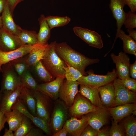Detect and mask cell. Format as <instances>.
<instances>
[{
    "mask_svg": "<svg viewBox=\"0 0 136 136\" xmlns=\"http://www.w3.org/2000/svg\"><path fill=\"white\" fill-rule=\"evenodd\" d=\"M55 51L59 56L69 66L79 70L83 75L86 76V68L90 65L98 63V58L91 59L73 49L65 42L55 45Z\"/></svg>",
    "mask_w": 136,
    "mask_h": 136,
    "instance_id": "1",
    "label": "cell"
},
{
    "mask_svg": "<svg viewBox=\"0 0 136 136\" xmlns=\"http://www.w3.org/2000/svg\"><path fill=\"white\" fill-rule=\"evenodd\" d=\"M56 42L54 41L49 45L41 60L44 66L54 78L61 77L65 78V72L63 67L67 65L55 51Z\"/></svg>",
    "mask_w": 136,
    "mask_h": 136,
    "instance_id": "2",
    "label": "cell"
},
{
    "mask_svg": "<svg viewBox=\"0 0 136 136\" xmlns=\"http://www.w3.org/2000/svg\"><path fill=\"white\" fill-rule=\"evenodd\" d=\"M86 72L87 75H82L77 81L79 85L98 88L112 82L117 77L115 69L112 71L108 72L105 75L96 74L92 70H89Z\"/></svg>",
    "mask_w": 136,
    "mask_h": 136,
    "instance_id": "3",
    "label": "cell"
},
{
    "mask_svg": "<svg viewBox=\"0 0 136 136\" xmlns=\"http://www.w3.org/2000/svg\"><path fill=\"white\" fill-rule=\"evenodd\" d=\"M68 108L63 102L61 100H58L56 102L49 123L51 130H52L54 133L56 132L62 128L68 119L69 115Z\"/></svg>",
    "mask_w": 136,
    "mask_h": 136,
    "instance_id": "4",
    "label": "cell"
},
{
    "mask_svg": "<svg viewBox=\"0 0 136 136\" xmlns=\"http://www.w3.org/2000/svg\"><path fill=\"white\" fill-rule=\"evenodd\" d=\"M2 74L1 89L14 91L22 85L20 76L9 62L2 65L0 71Z\"/></svg>",
    "mask_w": 136,
    "mask_h": 136,
    "instance_id": "5",
    "label": "cell"
},
{
    "mask_svg": "<svg viewBox=\"0 0 136 136\" xmlns=\"http://www.w3.org/2000/svg\"><path fill=\"white\" fill-rule=\"evenodd\" d=\"M99 108L93 105L78 92L75 96L72 105L69 107V114L71 117H79L95 111Z\"/></svg>",
    "mask_w": 136,
    "mask_h": 136,
    "instance_id": "6",
    "label": "cell"
},
{
    "mask_svg": "<svg viewBox=\"0 0 136 136\" xmlns=\"http://www.w3.org/2000/svg\"><path fill=\"white\" fill-rule=\"evenodd\" d=\"M112 83L115 89V93L112 107L126 104L136 103V92L127 89L117 78Z\"/></svg>",
    "mask_w": 136,
    "mask_h": 136,
    "instance_id": "7",
    "label": "cell"
},
{
    "mask_svg": "<svg viewBox=\"0 0 136 136\" xmlns=\"http://www.w3.org/2000/svg\"><path fill=\"white\" fill-rule=\"evenodd\" d=\"M88 124L98 131L104 126L108 124L110 116L108 108H99L95 111L86 114Z\"/></svg>",
    "mask_w": 136,
    "mask_h": 136,
    "instance_id": "8",
    "label": "cell"
},
{
    "mask_svg": "<svg viewBox=\"0 0 136 136\" xmlns=\"http://www.w3.org/2000/svg\"><path fill=\"white\" fill-rule=\"evenodd\" d=\"M12 109H15L27 117L37 127L47 135L51 134L49 123L43 119L32 115L28 110L25 105L20 100L19 97L12 106Z\"/></svg>",
    "mask_w": 136,
    "mask_h": 136,
    "instance_id": "9",
    "label": "cell"
},
{
    "mask_svg": "<svg viewBox=\"0 0 136 136\" xmlns=\"http://www.w3.org/2000/svg\"><path fill=\"white\" fill-rule=\"evenodd\" d=\"M75 34L91 46L99 49L103 47L101 36L94 31L78 26L73 29Z\"/></svg>",
    "mask_w": 136,
    "mask_h": 136,
    "instance_id": "10",
    "label": "cell"
},
{
    "mask_svg": "<svg viewBox=\"0 0 136 136\" xmlns=\"http://www.w3.org/2000/svg\"><path fill=\"white\" fill-rule=\"evenodd\" d=\"M34 92L36 101V116L43 119L49 123L51 118L50 98L38 91Z\"/></svg>",
    "mask_w": 136,
    "mask_h": 136,
    "instance_id": "11",
    "label": "cell"
},
{
    "mask_svg": "<svg viewBox=\"0 0 136 136\" xmlns=\"http://www.w3.org/2000/svg\"><path fill=\"white\" fill-rule=\"evenodd\" d=\"M110 57L113 62L116 65L117 77L120 79L130 77V58L126 53L121 51L117 56L112 53L111 54Z\"/></svg>",
    "mask_w": 136,
    "mask_h": 136,
    "instance_id": "12",
    "label": "cell"
},
{
    "mask_svg": "<svg viewBox=\"0 0 136 136\" xmlns=\"http://www.w3.org/2000/svg\"><path fill=\"white\" fill-rule=\"evenodd\" d=\"M78 83L76 81L64 80L60 88L59 97L69 108L72 105L78 90Z\"/></svg>",
    "mask_w": 136,
    "mask_h": 136,
    "instance_id": "13",
    "label": "cell"
},
{
    "mask_svg": "<svg viewBox=\"0 0 136 136\" xmlns=\"http://www.w3.org/2000/svg\"><path fill=\"white\" fill-rule=\"evenodd\" d=\"M23 45L18 36L4 29H0V50L8 52L17 49Z\"/></svg>",
    "mask_w": 136,
    "mask_h": 136,
    "instance_id": "14",
    "label": "cell"
},
{
    "mask_svg": "<svg viewBox=\"0 0 136 136\" xmlns=\"http://www.w3.org/2000/svg\"><path fill=\"white\" fill-rule=\"evenodd\" d=\"M109 5V8L111 11L113 16L116 21L117 27V32L114 43L111 49H112L117 39L122 26L125 17V12L124 8L125 5L124 0H110Z\"/></svg>",
    "mask_w": 136,
    "mask_h": 136,
    "instance_id": "15",
    "label": "cell"
},
{
    "mask_svg": "<svg viewBox=\"0 0 136 136\" xmlns=\"http://www.w3.org/2000/svg\"><path fill=\"white\" fill-rule=\"evenodd\" d=\"M64 78L59 77L50 82L38 84L37 90L55 100L59 97V91Z\"/></svg>",
    "mask_w": 136,
    "mask_h": 136,
    "instance_id": "16",
    "label": "cell"
},
{
    "mask_svg": "<svg viewBox=\"0 0 136 136\" xmlns=\"http://www.w3.org/2000/svg\"><path fill=\"white\" fill-rule=\"evenodd\" d=\"M38 44L33 45H24L17 49L8 52L0 50V71L2 65L28 54Z\"/></svg>",
    "mask_w": 136,
    "mask_h": 136,
    "instance_id": "17",
    "label": "cell"
},
{
    "mask_svg": "<svg viewBox=\"0 0 136 136\" xmlns=\"http://www.w3.org/2000/svg\"><path fill=\"white\" fill-rule=\"evenodd\" d=\"M81 116V118L80 119L72 116L70 119L67 120L63 127L68 133L72 136H80L88 125L86 115Z\"/></svg>",
    "mask_w": 136,
    "mask_h": 136,
    "instance_id": "18",
    "label": "cell"
},
{
    "mask_svg": "<svg viewBox=\"0 0 136 136\" xmlns=\"http://www.w3.org/2000/svg\"><path fill=\"white\" fill-rule=\"evenodd\" d=\"M108 108L113 121L118 123L124 118L133 114L136 110V104L128 103Z\"/></svg>",
    "mask_w": 136,
    "mask_h": 136,
    "instance_id": "19",
    "label": "cell"
},
{
    "mask_svg": "<svg viewBox=\"0 0 136 136\" xmlns=\"http://www.w3.org/2000/svg\"><path fill=\"white\" fill-rule=\"evenodd\" d=\"M22 85L14 91H3L0 104V110L5 113L11 111V108L19 97Z\"/></svg>",
    "mask_w": 136,
    "mask_h": 136,
    "instance_id": "20",
    "label": "cell"
},
{
    "mask_svg": "<svg viewBox=\"0 0 136 136\" xmlns=\"http://www.w3.org/2000/svg\"><path fill=\"white\" fill-rule=\"evenodd\" d=\"M2 13V28L5 30L18 36L22 29L14 22L13 16L7 3Z\"/></svg>",
    "mask_w": 136,
    "mask_h": 136,
    "instance_id": "21",
    "label": "cell"
},
{
    "mask_svg": "<svg viewBox=\"0 0 136 136\" xmlns=\"http://www.w3.org/2000/svg\"><path fill=\"white\" fill-rule=\"evenodd\" d=\"M98 88V87L87 85H80L79 92L95 106L99 108L103 107L99 96Z\"/></svg>",
    "mask_w": 136,
    "mask_h": 136,
    "instance_id": "22",
    "label": "cell"
},
{
    "mask_svg": "<svg viewBox=\"0 0 136 136\" xmlns=\"http://www.w3.org/2000/svg\"><path fill=\"white\" fill-rule=\"evenodd\" d=\"M112 82L98 87L99 93L103 107L109 108L112 107L115 93Z\"/></svg>",
    "mask_w": 136,
    "mask_h": 136,
    "instance_id": "23",
    "label": "cell"
},
{
    "mask_svg": "<svg viewBox=\"0 0 136 136\" xmlns=\"http://www.w3.org/2000/svg\"><path fill=\"white\" fill-rule=\"evenodd\" d=\"M19 98L30 112L36 116V101L34 92L22 86Z\"/></svg>",
    "mask_w": 136,
    "mask_h": 136,
    "instance_id": "24",
    "label": "cell"
},
{
    "mask_svg": "<svg viewBox=\"0 0 136 136\" xmlns=\"http://www.w3.org/2000/svg\"><path fill=\"white\" fill-rule=\"evenodd\" d=\"M49 44L39 43L28 53V56L24 57L27 63L30 66H33L43 57Z\"/></svg>",
    "mask_w": 136,
    "mask_h": 136,
    "instance_id": "25",
    "label": "cell"
},
{
    "mask_svg": "<svg viewBox=\"0 0 136 136\" xmlns=\"http://www.w3.org/2000/svg\"><path fill=\"white\" fill-rule=\"evenodd\" d=\"M40 26L39 30L37 33L38 43L45 44L50 36V29L43 14H42L38 19Z\"/></svg>",
    "mask_w": 136,
    "mask_h": 136,
    "instance_id": "26",
    "label": "cell"
},
{
    "mask_svg": "<svg viewBox=\"0 0 136 136\" xmlns=\"http://www.w3.org/2000/svg\"><path fill=\"white\" fill-rule=\"evenodd\" d=\"M6 118L9 129L14 131L19 127L21 122L23 114L15 109H12L10 112L4 113Z\"/></svg>",
    "mask_w": 136,
    "mask_h": 136,
    "instance_id": "27",
    "label": "cell"
},
{
    "mask_svg": "<svg viewBox=\"0 0 136 136\" xmlns=\"http://www.w3.org/2000/svg\"><path fill=\"white\" fill-rule=\"evenodd\" d=\"M123 41L124 52L136 56V42L131 37L121 29L117 36Z\"/></svg>",
    "mask_w": 136,
    "mask_h": 136,
    "instance_id": "28",
    "label": "cell"
},
{
    "mask_svg": "<svg viewBox=\"0 0 136 136\" xmlns=\"http://www.w3.org/2000/svg\"><path fill=\"white\" fill-rule=\"evenodd\" d=\"M132 114L124 118L119 122L124 128L126 136L136 135V118L135 115Z\"/></svg>",
    "mask_w": 136,
    "mask_h": 136,
    "instance_id": "29",
    "label": "cell"
},
{
    "mask_svg": "<svg viewBox=\"0 0 136 136\" xmlns=\"http://www.w3.org/2000/svg\"><path fill=\"white\" fill-rule=\"evenodd\" d=\"M18 36L23 45H33L38 43L37 33L35 31L22 29Z\"/></svg>",
    "mask_w": 136,
    "mask_h": 136,
    "instance_id": "30",
    "label": "cell"
},
{
    "mask_svg": "<svg viewBox=\"0 0 136 136\" xmlns=\"http://www.w3.org/2000/svg\"><path fill=\"white\" fill-rule=\"evenodd\" d=\"M45 18L50 30L55 27L64 26L68 24L71 20V18L67 16L50 15Z\"/></svg>",
    "mask_w": 136,
    "mask_h": 136,
    "instance_id": "31",
    "label": "cell"
},
{
    "mask_svg": "<svg viewBox=\"0 0 136 136\" xmlns=\"http://www.w3.org/2000/svg\"><path fill=\"white\" fill-rule=\"evenodd\" d=\"M22 85L23 87L34 92L37 91L38 84L31 73L29 69L20 77Z\"/></svg>",
    "mask_w": 136,
    "mask_h": 136,
    "instance_id": "32",
    "label": "cell"
},
{
    "mask_svg": "<svg viewBox=\"0 0 136 136\" xmlns=\"http://www.w3.org/2000/svg\"><path fill=\"white\" fill-rule=\"evenodd\" d=\"M33 66L37 75L42 81L47 83L50 82L54 78L50 74L40 60Z\"/></svg>",
    "mask_w": 136,
    "mask_h": 136,
    "instance_id": "33",
    "label": "cell"
},
{
    "mask_svg": "<svg viewBox=\"0 0 136 136\" xmlns=\"http://www.w3.org/2000/svg\"><path fill=\"white\" fill-rule=\"evenodd\" d=\"M31 120L23 115L21 123L14 132V136H26L33 127Z\"/></svg>",
    "mask_w": 136,
    "mask_h": 136,
    "instance_id": "34",
    "label": "cell"
},
{
    "mask_svg": "<svg viewBox=\"0 0 136 136\" xmlns=\"http://www.w3.org/2000/svg\"><path fill=\"white\" fill-rule=\"evenodd\" d=\"M9 62L20 77L27 70L29 69L30 67L26 63L24 57H23L14 60Z\"/></svg>",
    "mask_w": 136,
    "mask_h": 136,
    "instance_id": "35",
    "label": "cell"
},
{
    "mask_svg": "<svg viewBox=\"0 0 136 136\" xmlns=\"http://www.w3.org/2000/svg\"><path fill=\"white\" fill-rule=\"evenodd\" d=\"M66 64L67 66H63V68L65 71V78L67 80L76 81L83 75L77 69Z\"/></svg>",
    "mask_w": 136,
    "mask_h": 136,
    "instance_id": "36",
    "label": "cell"
},
{
    "mask_svg": "<svg viewBox=\"0 0 136 136\" xmlns=\"http://www.w3.org/2000/svg\"><path fill=\"white\" fill-rule=\"evenodd\" d=\"M126 136L125 131L123 125L120 123L118 124L113 120L110 128L109 136Z\"/></svg>",
    "mask_w": 136,
    "mask_h": 136,
    "instance_id": "37",
    "label": "cell"
},
{
    "mask_svg": "<svg viewBox=\"0 0 136 136\" xmlns=\"http://www.w3.org/2000/svg\"><path fill=\"white\" fill-rule=\"evenodd\" d=\"M126 28H134L136 27V13L131 11L125 13L123 22Z\"/></svg>",
    "mask_w": 136,
    "mask_h": 136,
    "instance_id": "38",
    "label": "cell"
},
{
    "mask_svg": "<svg viewBox=\"0 0 136 136\" xmlns=\"http://www.w3.org/2000/svg\"><path fill=\"white\" fill-rule=\"evenodd\" d=\"M119 79L123 85L128 89L132 91L136 92V80L130 77L127 78Z\"/></svg>",
    "mask_w": 136,
    "mask_h": 136,
    "instance_id": "39",
    "label": "cell"
},
{
    "mask_svg": "<svg viewBox=\"0 0 136 136\" xmlns=\"http://www.w3.org/2000/svg\"><path fill=\"white\" fill-rule=\"evenodd\" d=\"M98 132L88 124L80 136H97Z\"/></svg>",
    "mask_w": 136,
    "mask_h": 136,
    "instance_id": "40",
    "label": "cell"
},
{
    "mask_svg": "<svg viewBox=\"0 0 136 136\" xmlns=\"http://www.w3.org/2000/svg\"><path fill=\"white\" fill-rule=\"evenodd\" d=\"M11 14L13 16L14 10L17 5L24 0H6Z\"/></svg>",
    "mask_w": 136,
    "mask_h": 136,
    "instance_id": "41",
    "label": "cell"
},
{
    "mask_svg": "<svg viewBox=\"0 0 136 136\" xmlns=\"http://www.w3.org/2000/svg\"><path fill=\"white\" fill-rule=\"evenodd\" d=\"M44 136V134L40 129L33 127L26 136Z\"/></svg>",
    "mask_w": 136,
    "mask_h": 136,
    "instance_id": "42",
    "label": "cell"
},
{
    "mask_svg": "<svg viewBox=\"0 0 136 136\" xmlns=\"http://www.w3.org/2000/svg\"><path fill=\"white\" fill-rule=\"evenodd\" d=\"M125 5H127L130 9L131 11H136V0H124Z\"/></svg>",
    "mask_w": 136,
    "mask_h": 136,
    "instance_id": "43",
    "label": "cell"
},
{
    "mask_svg": "<svg viewBox=\"0 0 136 136\" xmlns=\"http://www.w3.org/2000/svg\"><path fill=\"white\" fill-rule=\"evenodd\" d=\"M130 76L135 80L136 79V61L132 64H130L129 67Z\"/></svg>",
    "mask_w": 136,
    "mask_h": 136,
    "instance_id": "44",
    "label": "cell"
},
{
    "mask_svg": "<svg viewBox=\"0 0 136 136\" xmlns=\"http://www.w3.org/2000/svg\"><path fill=\"white\" fill-rule=\"evenodd\" d=\"M6 121V118L4 113L0 110V133L2 129L4 128Z\"/></svg>",
    "mask_w": 136,
    "mask_h": 136,
    "instance_id": "45",
    "label": "cell"
},
{
    "mask_svg": "<svg viewBox=\"0 0 136 136\" xmlns=\"http://www.w3.org/2000/svg\"><path fill=\"white\" fill-rule=\"evenodd\" d=\"M109 127H107L100 129L99 131L97 136H109Z\"/></svg>",
    "mask_w": 136,
    "mask_h": 136,
    "instance_id": "46",
    "label": "cell"
},
{
    "mask_svg": "<svg viewBox=\"0 0 136 136\" xmlns=\"http://www.w3.org/2000/svg\"><path fill=\"white\" fill-rule=\"evenodd\" d=\"M68 134L66 130L64 127L56 133H53V136H66Z\"/></svg>",
    "mask_w": 136,
    "mask_h": 136,
    "instance_id": "47",
    "label": "cell"
},
{
    "mask_svg": "<svg viewBox=\"0 0 136 136\" xmlns=\"http://www.w3.org/2000/svg\"><path fill=\"white\" fill-rule=\"evenodd\" d=\"M127 31L129 34V35L135 41H136V30L133 28H127Z\"/></svg>",
    "mask_w": 136,
    "mask_h": 136,
    "instance_id": "48",
    "label": "cell"
},
{
    "mask_svg": "<svg viewBox=\"0 0 136 136\" xmlns=\"http://www.w3.org/2000/svg\"><path fill=\"white\" fill-rule=\"evenodd\" d=\"M7 3L6 0H0V14L2 12Z\"/></svg>",
    "mask_w": 136,
    "mask_h": 136,
    "instance_id": "49",
    "label": "cell"
},
{
    "mask_svg": "<svg viewBox=\"0 0 136 136\" xmlns=\"http://www.w3.org/2000/svg\"><path fill=\"white\" fill-rule=\"evenodd\" d=\"M12 131L9 129L6 128L5 129L4 134L3 136H14V133Z\"/></svg>",
    "mask_w": 136,
    "mask_h": 136,
    "instance_id": "50",
    "label": "cell"
},
{
    "mask_svg": "<svg viewBox=\"0 0 136 136\" xmlns=\"http://www.w3.org/2000/svg\"><path fill=\"white\" fill-rule=\"evenodd\" d=\"M2 27V21L1 16H0V29Z\"/></svg>",
    "mask_w": 136,
    "mask_h": 136,
    "instance_id": "51",
    "label": "cell"
},
{
    "mask_svg": "<svg viewBox=\"0 0 136 136\" xmlns=\"http://www.w3.org/2000/svg\"><path fill=\"white\" fill-rule=\"evenodd\" d=\"M3 91L1 89L0 90V104L1 99V97L2 96V95L3 93Z\"/></svg>",
    "mask_w": 136,
    "mask_h": 136,
    "instance_id": "52",
    "label": "cell"
}]
</instances>
